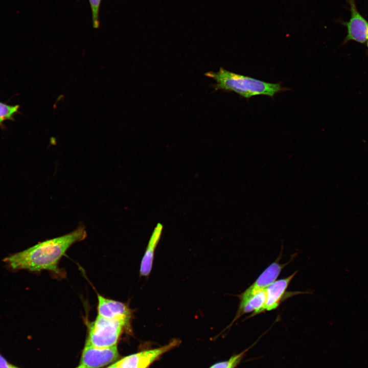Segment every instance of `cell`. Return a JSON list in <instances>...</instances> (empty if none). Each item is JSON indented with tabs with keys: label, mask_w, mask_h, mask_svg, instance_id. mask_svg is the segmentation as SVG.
<instances>
[{
	"label": "cell",
	"mask_w": 368,
	"mask_h": 368,
	"mask_svg": "<svg viewBox=\"0 0 368 368\" xmlns=\"http://www.w3.org/2000/svg\"><path fill=\"white\" fill-rule=\"evenodd\" d=\"M97 314L109 318L132 319L134 311L126 303L104 297L97 293Z\"/></svg>",
	"instance_id": "ba28073f"
},
{
	"label": "cell",
	"mask_w": 368,
	"mask_h": 368,
	"mask_svg": "<svg viewBox=\"0 0 368 368\" xmlns=\"http://www.w3.org/2000/svg\"><path fill=\"white\" fill-rule=\"evenodd\" d=\"M76 368H86V367H84V366H83L82 365L80 364V365H79L78 367H77Z\"/></svg>",
	"instance_id": "e0dca14e"
},
{
	"label": "cell",
	"mask_w": 368,
	"mask_h": 368,
	"mask_svg": "<svg viewBox=\"0 0 368 368\" xmlns=\"http://www.w3.org/2000/svg\"><path fill=\"white\" fill-rule=\"evenodd\" d=\"M119 364H120V362L119 360V361H117L116 362H115L114 363L109 366L107 368H119Z\"/></svg>",
	"instance_id": "2e32d148"
},
{
	"label": "cell",
	"mask_w": 368,
	"mask_h": 368,
	"mask_svg": "<svg viewBox=\"0 0 368 368\" xmlns=\"http://www.w3.org/2000/svg\"><path fill=\"white\" fill-rule=\"evenodd\" d=\"M245 352L246 351L234 355L227 361L216 363L210 368H235L242 359Z\"/></svg>",
	"instance_id": "4fadbf2b"
},
{
	"label": "cell",
	"mask_w": 368,
	"mask_h": 368,
	"mask_svg": "<svg viewBox=\"0 0 368 368\" xmlns=\"http://www.w3.org/2000/svg\"><path fill=\"white\" fill-rule=\"evenodd\" d=\"M101 1L88 0L91 11L93 27L96 29H99L100 27L99 16Z\"/></svg>",
	"instance_id": "5bb4252c"
},
{
	"label": "cell",
	"mask_w": 368,
	"mask_h": 368,
	"mask_svg": "<svg viewBox=\"0 0 368 368\" xmlns=\"http://www.w3.org/2000/svg\"><path fill=\"white\" fill-rule=\"evenodd\" d=\"M367 49H368V40H367Z\"/></svg>",
	"instance_id": "ac0fdd59"
},
{
	"label": "cell",
	"mask_w": 368,
	"mask_h": 368,
	"mask_svg": "<svg viewBox=\"0 0 368 368\" xmlns=\"http://www.w3.org/2000/svg\"><path fill=\"white\" fill-rule=\"evenodd\" d=\"M163 229V225L158 223L152 233L141 260L140 268L141 277H148L152 270L154 254L160 239Z\"/></svg>",
	"instance_id": "30bf717a"
},
{
	"label": "cell",
	"mask_w": 368,
	"mask_h": 368,
	"mask_svg": "<svg viewBox=\"0 0 368 368\" xmlns=\"http://www.w3.org/2000/svg\"><path fill=\"white\" fill-rule=\"evenodd\" d=\"M296 272L297 271L288 277L275 281L266 288L267 297L264 311H271L279 307L290 283Z\"/></svg>",
	"instance_id": "9c48e42d"
},
{
	"label": "cell",
	"mask_w": 368,
	"mask_h": 368,
	"mask_svg": "<svg viewBox=\"0 0 368 368\" xmlns=\"http://www.w3.org/2000/svg\"><path fill=\"white\" fill-rule=\"evenodd\" d=\"M86 235L85 228L80 226L70 233L11 255L4 261L12 270L26 269L33 272L47 270L57 278H63L65 273L59 267L61 259L69 248L85 239Z\"/></svg>",
	"instance_id": "6da1fadb"
},
{
	"label": "cell",
	"mask_w": 368,
	"mask_h": 368,
	"mask_svg": "<svg viewBox=\"0 0 368 368\" xmlns=\"http://www.w3.org/2000/svg\"><path fill=\"white\" fill-rule=\"evenodd\" d=\"M132 319L109 318L97 314L94 321L87 323L86 343L98 348L116 346L123 331L130 328Z\"/></svg>",
	"instance_id": "3957f363"
},
{
	"label": "cell",
	"mask_w": 368,
	"mask_h": 368,
	"mask_svg": "<svg viewBox=\"0 0 368 368\" xmlns=\"http://www.w3.org/2000/svg\"><path fill=\"white\" fill-rule=\"evenodd\" d=\"M280 258L279 257L270 264L252 285L238 295L240 300L239 304L244 303L253 295L266 289L268 286L276 280L282 269L287 264V263L280 264Z\"/></svg>",
	"instance_id": "8992f818"
},
{
	"label": "cell",
	"mask_w": 368,
	"mask_h": 368,
	"mask_svg": "<svg viewBox=\"0 0 368 368\" xmlns=\"http://www.w3.org/2000/svg\"><path fill=\"white\" fill-rule=\"evenodd\" d=\"M266 289L253 295L242 304H239L237 314L233 322L238 319L241 315L252 312L251 316L264 312L266 300Z\"/></svg>",
	"instance_id": "8fae6325"
},
{
	"label": "cell",
	"mask_w": 368,
	"mask_h": 368,
	"mask_svg": "<svg viewBox=\"0 0 368 368\" xmlns=\"http://www.w3.org/2000/svg\"><path fill=\"white\" fill-rule=\"evenodd\" d=\"M179 343L180 340L175 339L159 348L126 356L119 360V368H147L161 355L177 346Z\"/></svg>",
	"instance_id": "277c9868"
},
{
	"label": "cell",
	"mask_w": 368,
	"mask_h": 368,
	"mask_svg": "<svg viewBox=\"0 0 368 368\" xmlns=\"http://www.w3.org/2000/svg\"><path fill=\"white\" fill-rule=\"evenodd\" d=\"M204 75L216 81L213 85L215 90L234 92L247 100L260 95L273 99L277 94L290 90L282 86V82H267L228 71L222 67L217 72H208Z\"/></svg>",
	"instance_id": "7a4b0ae2"
},
{
	"label": "cell",
	"mask_w": 368,
	"mask_h": 368,
	"mask_svg": "<svg viewBox=\"0 0 368 368\" xmlns=\"http://www.w3.org/2000/svg\"><path fill=\"white\" fill-rule=\"evenodd\" d=\"M348 3L351 17L348 21L343 22L347 28L344 43L350 40L365 43L368 40V21L358 11L355 0H348Z\"/></svg>",
	"instance_id": "52a82bcc"
},
{
	"label": "cell",
	"mask_w": 368,
	"mask_h": 368,
	"mask_svg": "<svg viewBox=\"0 0 368 368\" xmlns=\"http://www.w3.org/2000/svg\"><path fill=\"white\" fill-rule=\"evenodd\" d=\"M19 105H9L0 102V125L6 120L12 119L19 109Z\"/></svg>",
	"instance_id": "7c38bea8"
},
{
	"label": "cell",
	"mask_w": 368,
	"mask_h": 368,
	"mask_svg": "<svg viewBox=\"0 0 368 368\" xmlns=\"http://www.w3.org/2000/svg\"><path fill=\"white\" fill-rule=\"evenodd\" d=\"M0 368H18L10 363L0 354Z\"/></svg>",
	"instance_id": "9a60e30c"
},
{
	"label": "cell",
	"mask_w": 368,
	"mask_h": 368,
	"mask_svg": "<svg viewBox=\"0 0 368 368\" xmlns=\"http://www.w3.org/2000/svg\"><path fill=\"white\" fill-rule=\"evenodd\" d=\"M118 357L116 346L98 348L85 343L81 363L86 368H100L113 362Z\"/></svg>",
	"instance_id": "5b68a950"
}]
</instances>
